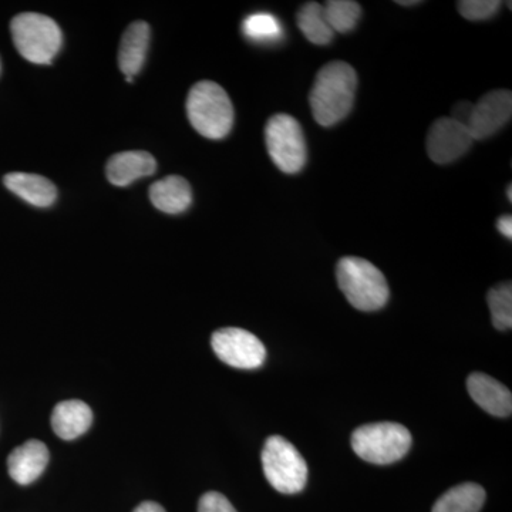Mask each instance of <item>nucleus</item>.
<instances>
[{"label":"nucleus","mask_w":512,"mask_h":512,"mask_svg":"<svg viewBox=\"0 0 512 512\" xmlns=\"http://www.w3.org/2000/svg\"><path fill=\"white\" fill-rule=\"evenodd\" d=\"M512 94L510 90H494L474 104L467 128L474 141L494 136L511 120Z\"/></svg>","instance_id":"nucleus-10"},{"label":"nucleus","mask_w":512,"mask_h":512,"mask_svg":"<svg viewBox=\"0 0 512 512\" xmlns=\"http://www.w3.org/2000/svg\"><path fill=\"white\" fill-rule=\"evenodd\" d=\"M473 143L467 126L451 117H441L434 121L427 134V154L433 163L450 164L463 157Z\"/></svg>","instance_id":"nucleus-9"},{"label":"nucleus","mask_w":512,"mask_h":512,"mask_svg":"<svg viewBox=\"0 0 512 512\" xmlns=\"http://www.w3.org/2000/svg\"><path fill=\"white\" fill-rule=\"evenodd\" d=\"M507 194H508V201H512V187L511 185H508V188H507Z\"/></svg>","instance_id":"nucleus-29"},{"label":"nucleus","mask_w":512,"mask_h":512,"mask_svg":"<svg viewBox=\"0 0 512 512\" xmlns=\"http://www.w3.org/2000/svg\"><path fill=\"white\" fill-rule=\"evenodd\" d=\"M262 467L268 483L282 494H298L308 481V466L296 447L281 436L266 440Z\"/></svg>","instance_id":"nucleus-6"},{"label":"nucleus","mask_w":512,"mask_h":512,"mask_svg":"<svg viewBox=\"0 0 512 512\" xmlns=\"http://www.w3.org/2000/svg\"><path fill=\"white\" fill-rule=\"evenodd\" d=\"M13 43L20 55L35 64H49L62 47L59 25L40 13H20L10 23Z\"/></svg>","instance_id":"nucleus-4"},{"label":"nucleus","mask_w":512,"mask_h":512,"mask_svg":"<svg viewBox=\"0 0 512 512\" xmlns=\"http://www.w3.org/2000/svg\"><path fill=\"white\" fill-rule=\"evenodd\" d=\"M357 74L345 62L325 64L316 74L309 103L313 119L322 127H332L348 117L355 104Z\"/></svg>","instance_id":"nucleus-1"},{"label":"nucleus","mask_w":512,"mask_h":512,"mask_svg":"<svg viewBox=\"0 0 512 512\" xmlns=\"http://www.w3.org/2000/svg\"><path fill=\"white\" fill-rule=\"evenodd\" d=\"M242 33L255 43H276L284 37L281 20L271 13H254L242 22Z\"/></svg>","instance_id":"nucleus-20"},{"label":"nucleus","mask_w":512,"mask_h":512,"mask_svg":"<svg viewBox=\"0 0 512 512\" xmlns=\"http://www.w3.org/2000/svg\"><path fill=\"white\" fill-rule=\"evenodd\" d=\"M500 6L498 0H461L457 3L458 12L471 22L493 18Z\"/></svg>","instance_id":"nucleus-23"},{"label":"nucleus","mask_w":512,"mask_h":512,"mask_svg":"<svg viewBox=\"0 0 512 512\" xmlns=\"http://www.w3.org/2000/svg\"><path fill=\"white\" fill-rule=\"evenodd\" d=\"M488 306H490L493 325L498 330H510L512 326V286L505 282L495 286L488 292Z\"/></svg>","instance_id":"nucleus-22"},{"label":"nucleus","mask_w":512,"mask_h":512,"mask_svg":"<svg viewBox=\"0 0 512 512\" xmlns=\"http://www.w3.org/2000/svg\"><path fill=\"white\" fill-rule=\"evenodd\" d=\"M187 114L197 133L222 140L234 126V107L227 92L214 82L194 84L187 99Z\"/></svg>","instance_id":"nucleus-3"},{"label":"nucleus","mask_w":512,"mask_h":512,"mask_svg":"<svg viewBox=\"0 0 512 512\" xmlns=\"http://www.w3.org/2000/svg\"><path fill=\"white\" fill-rule=\"evenodd\" d=\"M266 148L282 173L298 174L305 167L306 141L301 124L289 114H276L265 127Z\"/></svg>","instance_id":"nucleus-7"},{"label":"nucleus","mask_w":512,"mask_h":512,"mask_svg":"<svg viewBox=\"0 0 512 512\" xmlns=\"http://www.w3.org/2000/svg\"><path fill=\"white\" fill-rule=\"evenodd\" d=\"M340 291L353 308L362 312H375L389 301L390 291L386 278L372 262L359 256H345L336 268Z\"/></svg>","instance_id":"nucleus-2"},{"label":"nucleus","mask_w":512,"mask_h":512,"mask_svg":"<svg viewBox=\"0 0 512 512\" xmlns=\"http://www.w3.org/2000/svg\"><path fill=\"white\" fill-rule=\"evenodd\" d=\"M92 423V409L80 400L59 403L52 413L53 431L63 440L77 439L90 429Z\"/></svg>","instance_id":"nucleus-16"},{"label":"nucleus","mask_w":512,"mask_h":512,"mask_svg":"<svg viewBox=\"0 0 512 512\" xmlns=\"http://www.w3.org/2000/svg\"><path fill=\"white\" fill-rule=\"evenodd\" d=\"M150 47V26L146 22H134L121 37L119 49V66L126 79H133L144 62Z\"/></svg>","instance_id":"nucleus-14"},{"label":"nucleus","mask_w":512,"mask_h":512,"mask_svg":"<svg viewBox=\"0 0 512 512\" xmlns=\"http://www.w3.org/2000/svg\"><path fill=\"white\" fill-rule=\"evenodd\" d=\"M471 109H473V104L467 103V101H461V103H458L457 106L454 107L453 117H451V119L460 121L461 124L466 126Z\"/></svg>","instance_id":"nucleus-25"},{"label":"nucleus","mask_w":512,"mask_h":512,"mask_svg":"<svg viewBox=\"0 0 512 512\" xmlns=\"http://www.w3.org/2000/svg\"><path fill=\"white\" fill-rule=\"evenodd\" d=\"M323 10L330 29L342 35L352 32L362 15V8L353 0H330L323 6Z\"/></svg>","instance_id":"nucleus-21"},{"label":"nucleus","mask_w":512,"mask_h":512,"mask_svg":"<svg viewBox=\"0 0 512 512\" xmlns=\"http://www.w3.org/2000/svg\"><path fill=\"white\" fill-rule=\"evenodd\" d=\"M156 170V160L147 151H124L110 158L106 174L111 184L127 187L138 178L153 175Z\"/></svg>","instance_id":"nucleus-13"},{"label":"nucleus","mask_w":512,"mask_h":512,"mask_svg":"<svg viewBox=\"0 0 512 512\" xmlns=\"http://www.w3.org/2000/svg\"><path fill=\"white\" fill-rule=\"evenodd\" d=\"M47 463H49V450L46 444L39 440H29L9 454V474L16 483L29 485L42 476Z\"/></svg>","instance_id":"nucleus-12"},{"label":"nucleus","mask_w":512,"mask_h":512,"mask_svg":"<svg viewBox=\"0 0 512 512\" xmlns=\"http://www.w3.org/2000/svg\"><path fill=\"white\" fill-rule=\"evenodd\" d=\"M212 349L222 362L237 369L254 370L265 363L264 343L245 329L224 328L211 338Z\"/></svg>","instance_id":"nucleus-8"},{"label":"nucleus","mask_w":512,"mask_h":512,"mask_svg":"<svg viewBox=\"0 0 512 512\" xmlns=\"http://www.w3.org/2000/svg\"><path fill=\"white\" fill-rule=\"evenodd\" d=\"M497 228L501 234L504 235L505 238H512V217L510 214L503 215V217L498 218Z\"/></svg>","instance_id":"nucleus-26"},{"label":"nucleus","mask_w":512,"mask_h":512,"mask_svg":"<svg viewBox=\"0 0 512 512\" xmlns=\"http://www.w3.org/2000/svg\"><path fill=\"white\" fill-rule=\"evenodd\" d=\"M150 200L157 210L165 214H181L190 208L191 185L180 175H168L150 187Z\"/></svg>","instance_id":"nucleus-15"},{"label":"nucleus","mask_w":512,"mask_h":512,"mask_svg":"<svg viewBox=\"0 0 512 512\" xmlns=\"http://www.w3.org/2000/svg\"><path fill=\"white\" fill-rule=\"evenodd\" d=\"M298 28L301 29L303 36L313 43V45H329L335 36V32L330 29L328 20H326L325 10L320 3L308 2L299 9L296 16Z\"/></svg>","instance_id":"nucleus-19"},{"label":"nucleus","mask_w":512,"mask_h":512,"mask_svg":"<svg viewBox=\"0 0 512 512\" xmlns=\"http://www.w3.org/2000/svg\"><path fill=\"white\" fill-rule=\"evenodd\" d=\"M468 393L485 410L495 417H508L512 413L510 389L484 373H471L467 379Z\"/></svg>","instance_id":"nucleus-11"},{"label":"nucleus","mask_w":512,"mask_h":512,"mask_svg":"<svg viewBox=\"0 0 512 512\" xmlns=\"http://www.w3.org/2000/svg\"><path fill=\"white\" fill-rule=\"evenodd\" d=\"M484 503L485 491L481 485L460 484L441 495L433 512H480Z\"/></svg>","instance_id":"nucleus-18"},{"label":"nucleus","mask_w":512,"mask_h":512,"mask_svg":"<svg viewBox=\"0 0 512 512\" xmlns=\"http://www.w3.org/2000/svg\"><path fill=\"white\" fill-rule=\"evenodd\" d=\"M6 188L35 207H50L57 198L55 184L42 175L10 173L3 178Z\"/></svg>","instance_id":"nucleus-17"},{"label":"nucleus","mask_w":512,"mask_h":512,"mask_svg":"<svg viewBox=\"0 0 512 512\" xmlns=\"http://www.w3.org/2000/svg\"><path fill=\"white\" fill-rule=\"evenodd\" d=\"M134 512H165V510L160 504L146 501V503L138 505Z\"/></svg>","instance_id":"nucleus-27"},{"label":"nucleus","mask_w":512,"mask_h":512,"mask_svg":"<svg viewBox=\"0 0 512 512\" xmlns=\"http://www.w3.org/2000/svg\"><path fill=\"white\" fill-rule=\"evenodd\" d=\"M198 512H237L234 505L229 503L228 498L220 493H207L202 495L198 503Z\"/></svg>","instance_id":"nucleus-24"},{"label":"nucleus","mask_w":512,"mask_h":512,"mask_svg":"<svg viewBox=\"0 0 512 512\" xmlns=\"http://www.w3.org/2000/svg\"><path fill=\"white\" fill-rule=\"evenodd\" d=\"M397 5L402 6H413V5H419L420 2H417V0H410V2H404V0H399V2H396Z\"/></svg>","instance_id":"nucleus-28"},{"label":"nucleus","mask_w":512,"mask_h":512,"mask_svg":"<svg viewBox=\"0 0 512 512\" xmlns=\"http://www.w3.org/2000/svg\"><path fill=\"white\" fill-rule=\"evenodd\" d=\"M412 434L402 424L375 423L359 427L352 434V447L367 463L387 466L402 460L412 447Z\"/></svg>","instance_id":"nucleus-5"}]
</instances>
